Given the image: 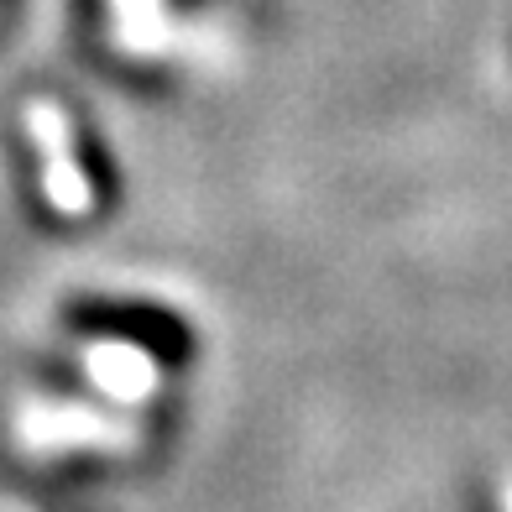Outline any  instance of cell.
Returning a JSON list of instances; mask_svg holds the SVG:
<instances>
[{"mask_svg":"<svg viewBox=\"0 0 512 512\" xmlns=\"http://www.w3.org/2000/svg\"><path fill=\"white\" fill-rule=\"evenodd\" d=\"M16 445L27 455H74V450H100V455H126L142 445V424L121 408H95L74 398H27L16 408Z\"/></svg>","mask_w":512,"mask_h":512,"instance_id":"6da1fadb","label":"cell"},{"mask_svg":"<svg viewBox=\"0 0 512 512\" xmlns=\"http://www.w3.org/2000/svg\"><path fill=\"white\" fill-rule=\"evenodd\" d=\"M27 136L37 147V162H42V199H48L58 215L79 220L95 209V183H89L84 162L74 157V121L53 105V100H32L27 105Z\"/></svg>","mask_w":512,"mask_h":512,"instance_id":"7a4b0ae2","label":"cell"},{"mask_svg":"<svg viewBox=\"0 0 512 512\" xmlns=\"http://www.w3.org/2000/svg\"><path fill=\"white\" fill-rule=\"evenodd\" d=\"M79 371L89 377V387H95L100 398H110L121 413L152 403V392L162 382L152 351H142L136 340H115V335L89 340L84 351H79Z\"/></svg>","mask_w":512,"mask_h":512,"instance_id":"3957f363","label":"cell"},{"mask_svg":"<svg viewBox=\"0 0 512 512\" xmlns=\"http://www.w3.org/2000/svg\"><path fill=\"white\" fill-rule=\"evenodd\" d=\"M152 6H157V0H115V11H121V27H126V37L136 42V48H147V42H157Z\"/></svg>","mask_w":512,"mask_h":512,"instance_id":"277c9868","label":"cell"},{"mask_svg":"<svg viewBox=\"0 0 512 512\" xmlns=\"http://www.w3.org/2000/svg\"><path fill=\"white\" fill-rule=\"evenodd\" d=\"M502 512H512V476H507V486H502Z\"/></svg>","mask_w":512,"mask_h":512,"instance_id":"5b68a950","label":"cell"}]
</instances>
